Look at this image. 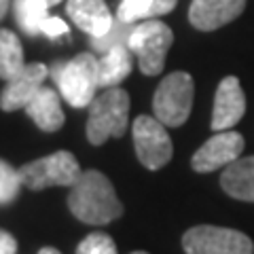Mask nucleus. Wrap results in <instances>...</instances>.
I'll return each instance as SVG.
<instances>
[{"instance_id": "nucleus-2", "label": "nucleus", "mask_w": 254, "mask_h": 254, "mask_svg": "<svg viewBox=\"0 0 254 254\" xmlns=\"http://www.w3.org/2000/svg\"><path fill=\"white\" fill-rule=\"evenodd\" d=\"M51 74L64 100L74 108H89L100 87V60L91 53H78L70 62L55 64Z\"/></svg>"}, {"instance_id": "nucleus-13", "label": "nucleus", "mask_w": 254, "mask_h": 254, "mask_svg": "<svg viewBox=\"0 0 254 254\" xmlns=\"http://www.w3.org/2000/svg\"><path fill=\"white\" fill-rule=\"evenodd\" d=\"M66 11L70 19L91 38L104 36L115 23L104 0H68Z\"/></svg>"}, {"instance_id": "nucleus-27", "label": "nucleus", "mask_w": 254, "mask_h": 254, "mask_svg": "<svg viewBox=\"0 0 254 254\" xmlns=\"http://www.w3.org/2000/svg\"><path fill=\"white\" fill-rule=\"evenodd\" d=\"M38 254H62V252H60V250H55V248H43Z\"/></svg>"}, {"instance_id": "nucleus-18", "label": "nucleus", "mask_w": 254, "mask_h": 254, "mask_svg": "<svg viewBox=\"0 0 254 254\" xmlns=\"http://www.w3.org/2000/svg\"><path fill=\"white\" fill-rule=\"evenodd\" d=\"M47 0H15V15H17L19 28L30 36L43 32V23L49 17L47 15Z\"/></svg>"}, {"instance_id": "nucleus-11", "label": "nucleus", "mask_w": 254, "mask_h": 254, "mask_svg": "<svg viewBox=\"0 0 254 254\" xmlns=\"http://www.w3.org/2000/svg\"><path fill=\"white\" fill-rule=\"evenodd\" d=\"M246 115V95L237 76H225L216 89L214 98V110H212V129L225 131L242 121Z\"/></svg>"}, {"instance_id": "nucleus-16", "label": "nucleus", "mask_w": 254, "mask_h": 254, "mask_svg": "<svg viewBox=\"0 0 254 254\" xmlns=\"http://www.w3.org/2000/svg\"><path fill=\"white\" fill-rule=\"evenodd\" d=\"M131 72V51L127 45H119L100 58V87H117Z\"/></svg>"}, {"instance_id": "nucleus-4", "label": "nucleus", "mask_w": 254, "mask_h": 254, "mask_svg": "<svg viewBox=\"0 0 254 254\" xmlns=\"http://www.w3.org/2000/svg\"><path fill=\"white\" fill-rule=\"evenodd\" d=\"M193 95L195 85L189 72L176 70L159 83L155 98H153V110L155 117L165 127H180L187 123V119L193 108Z\"/></svg>"}, {"instance_id": "nucleus-19", "label": "nucleus", "mask_w": 254, "mask_h": 254, "mask_svg": "<svg viewBox=\"0 0 254 254\" xmlns=\"http://www.w3.org/2000/svg\"><path fill=\"white\" fill-rule=\"evenodd\" d=\"M133 32V23H123V21H115L113 28H110L104 36L91 38V45L98 53H108L110 49H115L119 45H129V36Z\"/></svg>"}, {"instance_id": "nucleus-15", "label": "nucleus", "mask_w": 254, "mask_h": 254, "mask_svg": "<svg viewBox=\"0 0 254 254\" xmlns=\"http://www.w3.org/2000/svg\"><path fill=\"white\" fill-rule=\"evenodd\" d=\"M26 113L43 131H58L64 125V110L60 106V95L45 85L30 100Z\"/></svg>"}, {"instance_id": "nucleus-8", "label": "nucleus", "mask_w": 254, "mask_h": 254, "mask_svg": "<svg viewBox=\"0 0 254 254\" xmlns=\"http://www.w3.org/2000/svg\"><path fill=\"white\" fill-rule=\"evenodd\" d=\"M131 133L136 155L146 170H161L163 165L170 163L174 146L165 125L157 117L140 115L131 125Z\"/></svg>"}, {"instance_id": "nucleus-17", "label": "nucleus", "mask_w": 254, "mask_h": 254, "mask_svg": "<svg viewBox=\"0 0 254 254\" xmlns=\"http://www.w3.org/2000/svg\"><path fill=\"white\" fill-rule=\"evenodd\" d=\"M26 66L19 38L11 30H0V78L9 81Z\"/></svg>"}, {"instance_id": "nucleus-24", "label": "nucleus", "mask_w": 254, "mask_h": 254, "mask_svg": "<svg viewBox=\"0 0 254 254\" xmlns=\"http://www.w3.org/2000/svg\"><path fill=\"white\" fill-rule=\"evenodd\" d=\"M176 2H178V0H153V4H150V9H148V17H146V19L161 17V15L174 11Z\"/></svg>"}, {"instance_id": "nucleus-10", "label": "nucleus", "mask_w": 254, "mask_h": 254, "mask_svg": "<svg viewBox=\"0 0 254 254\" xmlns=\"http://www.w3.org/2000/svg\"><path fill=\"white\" fill-rule=\"evenodd\" d=\"M47 74H49V70L43 64H26L17 74L6 81V87L0 93V108L4 113L26 108L30 100L43 87Z\"/></svg>"}, {"instance_id": "nucleus-3", "label": "nucleus", "mask_w": 254, "mask_h": 254, "mask_svg": "<svg viewBox=\"0 0 254 254\" xmlns=\"http://www.w3.org/2000/svg\"><path fill=\"white\" fill-rule=\"evenodd\" d=\"M129 119V95L121 87H108L89 104L87 138L93 146L104 144L108 138H121Z\"/></svg>"}, {"instance_id": "nucleus-6", "label": "nucleus", "mask_w": 254, "mask_h": 254, "mask_svg": "<svg viewBox=\"0 0 254 254\" xmlns=\"http://www.w3.org/2000/svg\"><path fill=\"white\" fill-rule=\"evenodd\" d=\"M81 168L72 153L58 150L49 157L36 159L19 168V178L30 190H43L49 187H72L81 176Z\"/></svg>"}, {"instance_id": "nucleus-5", "label": "nucleus", "mask_w": 254, "mask_h": 254, "mask_svg": "<svg viewBox=\"0 0 254 254\" xmlns=\"http://www.w3.org/2000/svg\"><path fill=\"white\" fill-rule=\"evenodd\" d=\"M174 43V32L168 23L157 19H144L133 26L129 36V51L138 58L140 70L148 76H155L165 66V55Z\"/></svg>"}, {"instance_id": "nucleus-28", "label": "nucleus", "mask_w": 254, "mask_h": 254, "mask_svg": "<svg viewBox=\"0 0 254 254\" xmlns=\"http://www.w3.org/2000/svg\"><path fill=\"white\" fill-rule=\"evenodd\" d=\"M62 2V0H47V4H49V6H53V4H60Z\"/></svg>"}, {"instance_id": "nucleus-1", "label": "nucleus", "mask_w": 254, "mask_h": 254, "mask_svg": "<svg viewBox=\"0 0 254 254\" xmlns=\"http://www.w3.org/2000/svg\"><path fill=\"white\" fill-rule=\"evenodd\" d=\"M68 208L74 216L87 225H108L123 214L115 187L98 170L83 172L70 189Z\"/></svg>"}, {"instance_id": "nucleus-29", "label": "nucleus", "mask_w": 254, "mask_h": 254, "mask_svg": "<svg viewBox=\"0 0 254 254\" xmlns=\"http://www.w3.org/2000/svg\"><path fill=\"white\" fill-rule=\"evenodd\" d=\"M131 254H148V252H142V250H138V252H131Z\"/></svg>"}, {"instance_id": "nucleus-12", "label": "nucleus", "mask_w": 254, "mask_h": 254, "mask_svg": "<svg viewBox=\"0 0 254 254\" xmlns=\"http://www.w3.org/2000/svg\"><path fill=\"white\" fill-rule=\"evenodd\" d=\"M246 9V0H193L189 21L201 32H212L237 19Z\"/></svg>"}, {"instance_id": "nucleus-14", "label": "nucleus", "mask_w": 254, "mask_h": 254, "mask_svg": "<svg viewBox=\"0 0 254 254\" xmlns=\"http://www.w3.org/2000/svg\"><path fill=\"white\" fill-rule=\"evenodd\" d=\"M220 187L233 199L254 203V155L229 163L220 176Z\"/></svg>"}, {"instance_id": "nucleus-9", "label": "nucleus", "mask_w": 254, "mask_h": 254, "mask_svg": "<svg viewBox=\"0 0 254 254\" xmlns=\"http://www.w3.org/2000/svg\"><path fill=\"white\" fill-rule=\"evenodd\" d=\"M244 150V136L233 129L216 131L210 140H205L201 148L197 150L190 159L195 172L208 174L218 168H227L229 163H233L235 159H240Z\"/></svg>"}, {"instance_id": "nucleus-25", "label": "nucleus", "mask_w": 254, "mask_h": 254, "mask_svg": "<svg viewBox=\"0 0 254 254\" xmlns=\"http://www.w3.org/2000/svg\"><path fill=\"white\" fill-rule=\"evenodd\" d=\"M17 252V242L6 231H0V254H15Z\"/></svg>"}, {"instance_id": "nucleus-21", "label": "nucleus", "mask_w": 254, "mask_h": 254, "mask_svg": "<svg viewBox=\"0 0 254 254\" xmlns=\"http://www.w3.org/2000/svg\"><path fill=\"white\" fill-rule=\"evenodd\" d=\"M76 254H117V246L106 233H91L76 246Z\"/></svg>"}, {"instance_id": "nucleus-7", "label": "nucleus", "mask_w": 254, "mask_h": 254, "mask_svg": "<svg viewBox=\"0 0 254 254\" xmlns=\"http://www.w3.org/2000/svg\"><path fill=\"white\" fill-rule=\"evenodd\" d=\"M187 254H254V244L246 233L227 227L199 225L182 235Z\"/></svg>"}, {"instance_id": "nucleus-23", "label": "nucleus", "mask_w": 254, "mask_h": 254, "mask_svg": "<svg viewBox=\"0 0 254 254\" xmlns=\"http://www.w3.org/2000/svg\"><path fill=\"white\" fill-rule=\"evenodd\" d=\"M43 32L51 38L60 36V34H68V23L60 17H47L43 23Z\"/></svg>"}, {"instance_id": "nucleus-22", "label": "nucleus", "mask_w": 254, "mask_h": 254, "mask_svg": "<svg viewBox=\"0 0 254 254\" xmlns=\"http://www.w3.org/2000/svg\"><path fill=\"white\" fill-rule=\"evenodd\" d=\"M153 0H121L117 11V19L123 23H136L148 17V9Z\"/></svg>"}, {"instance_id": "nucleus-26", "label": "nucleus", "mask_w": 254, "mask_h": 254, "mask_svg": "<svg viewBox=\"0 0 254 254\" xmlns=\"http://www.w3.org/2000/svg\"><path fill=\"white\" fill-rule=\"evenodd\" d=\"M6 11H9V0H0V19L6 15Z\"/></svg>"}, {"instance_id": "nucleus-20", "label": "nucleus", "mask_w": 254, "mask_h": 254, "mask_svg": "<svg viewBox=\"0 0 254 254\" xmlns=\"http://www.w3.org/2000/svg\"><path fill=\"white\" fill-rule=\"evenodd\" d=\"M23 182L19 178V170L11 168L6 161L0 159V205L11 203L19 195Z\"/></svg>"}]
</instances>
